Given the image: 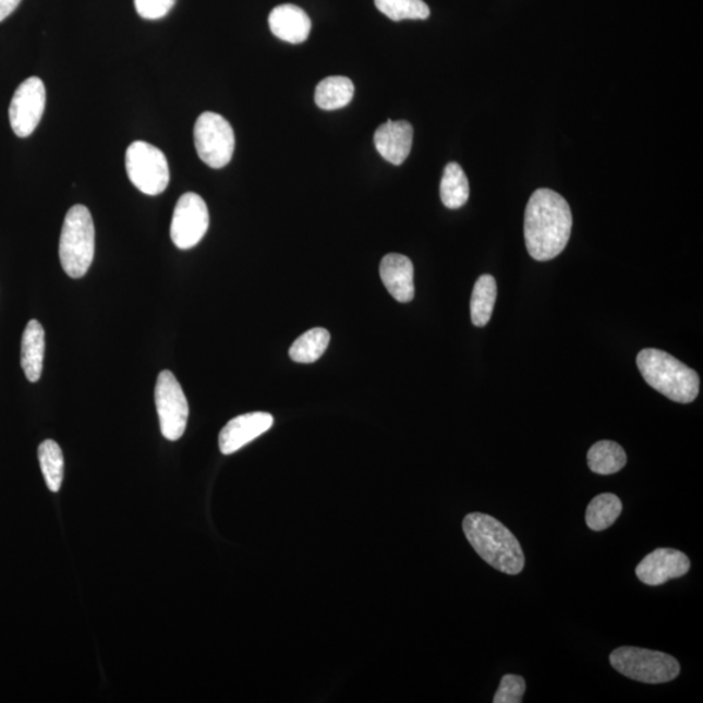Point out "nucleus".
<instances>
[{
	"mask_svg": "<svg viewBox=\"0 0 703 703\" xmlns=\"http://www.w3.org/2000/svg\"><path fill=\"white\" fill-rule=\"evenodd\" d=\"M377 9L393 22L401 20H426L431 9L424 0H374Z\"/></svg>",
	"mask_w": 703,
	"mask_h": 703,
	"instance_id": "24",
	"label": "nucleus"
},
{
	"mask_svg": "<svg viewBox=\"0 0 703 703\" xmlns=\"http://www.w3.org/2000/svg\"><path fill=\"white\" fill-rule=\"evenodd\" d=\"M616 671L626 678L646 682V684H665L678 678L679 662L672 655L647 649L622 646L609 656Z\"/></svg>",
	"mask_w": 703,
	"mask_h": 703,
	"instance_id": "5",
	"label": "nucleus"
},
{
	"mask_svg": "<svg viewBox=\"0 0 703 703\" xmlns=\"http://www.w3.org/2000/svg\"><path fill=\"white\" fill-rule=\"evenodd\" d=\"M380 279L399 303H411L414 298V267L403 254L390 253L381 259Z\"/></svg>",
	"mask_w": 703,
	"mask_h": 703,
	"instance_id": "14",
	"label": "nucleus"
},
{
	"mask_svg": "<svg viewBox=\"0 0 703 703\" xmlns=\"http://www.w3.org/2000/svg\"><path fill=\"white\" fill-rule=\"evenodd\" d=\"M413 133V126L407 120H387L375 131L374 145L387 162L400 166L410 157Z\"/></svg>",
	"mask_w": 703,
	"mask_h": 703,
	"instance_id": "13",
	"label": "nucleus"
},
{
	"mask_svg": "<svg viewBox=\"0 0 703 703\" xmlns=\"http://www.w3.org/2000/svg\"><path fill=\"white\" fill-rule=\"evenodd\" d=\"M627 464V453L611 440H601L587 452L591 471L602 475L618 473Z\"/></svg>",
	"mask_w": 703,
	"mask_h": 703,
	"instance_id": "18",
	"label": "nucleus"
},
{
	"mask_svg": "<svg viewBox=\"0 0 703 703\" xmlns=\"http://www.w3.org/2000/svg\"><path fill=\"white\" fill-rule=\"evenodd\" d=\"M274 425L270 413L253 412L241 414L227 424L219 434V448L223 454L234 453L260 435L269 432Z\"/></svg>",
	"mask_w": 703,
	"mask_h": 703,
	"instance_id": "12",
	"label": "nucleus"
},
{
	"mask_svg": "<svg viewBox=\"0 0 703 703\" xmlns=\"http://www.w3.org/2000/svg\"><path fill=\"white\" fill-rule=\"evenodd\" d=\"M572 211L559 193L542 187L526 205L524 233L529 254L535 260L557 258L572 232Z\"/></svg>",
	"mask_w": 703,
	"mask_h": 703,
	"instance_id": "1",
	"label": "nucleus"
},
{
	"mask_svg": "<svg viewBox=\"0 0 703 703\" xmlns=\"http://www.w3.org/2000/svg\"><path fill=\"white\" fill-rule=\"evenodd\" d=\"M269 25L274 36L293 45L305 43L312 31L311 17L294 4L276 7L270 13Z\"/></svg>",
	"mask_w": 703,
	"mask_h": 703,
	"instance_id": "15",
	"label": "nucleus"
},
{
	"mask_svg": "<svg viewBox=\"0 0 703 703\" xmlns=\"http://www.w3.org/2000/svg\"><path fill=\"white\" fill-rule=\"evenodd\" d=\"M125 169L131 183L147 196H158L170 183V167L158 147L136 141L125 154Z\"/></svg>",
	"mask_w": 703,
	"mask_h": 703,
	"instance_id": "6",
	"label": "nucleus"
},
{
	"mask_svg": "<svg viewBox=\"0 0 703 703\" xmlns=\"http://www.w3.org/2000/svg\"><path fill=\"white\" fill-rule=\"evenodd\" d=\"M209 210L197 193H185L173 210L171 239L179 250H191L204 239L209 229Z\"/></svg>",
	"mask_w": 703,
	"mask_h": 703,
	"instance_id": "9",
	"label": "nucleus"
},
{
	"mask_svg": "<svg viewBox=\"0 0 703 703\" xmlns=\"http://www.w3.org/2000/svg\"><path fill=\"white\" fill-rule=\"evenodd\" d=\"M330 332L326 328H312L294 340L290 348V356L294 363L313 364L324 356L330 344Z\"/></svg>",
	"mask_w": 703,
	"mask_h": 703,
	"instance_id": "21",
	"label": "nucleus"
},
{
	"mask_svg": "<svg viewBox=\"0 0 703 703\" xmlns=\"http://www.w3.org/2000/svg\"><path fill=\"white\" fill-rule=\"evenodd\" d=\"M691 569V560L674 548H656L640 562L635 574L646 585L659 586L667 581L682 578Z\"/></svg>",
	"mask_w": 703,
	"mask_h": 703,
	"instance_id": "11",
	"label": "nucleus"
},
{
	"mask_svg": "<svg viewBox=\"0 0 703 703\" xmlns=\"http://www.w3.org/2000/svg\"><path fill=\"white\" fill-rule=\"evenodd\" d=\"M638 366L646 384L676 403H692L700 392V377L691 367L667 352L642 350Z\"/></svg>",
	"mask_w": 703,
	"mask_h": 703,
	"instance_id": "3",
	"label": "nucleus"
},
{
	"mask_svg": "<svg viewBox=\"0 0 703 703\" xmlns=\"http://www.w3.org/2000/svg\"><path fill=\"white\" fill-rule=\"evenodd\" d=\"M525 680L518 675H505L500 681L497 693L494 695V703H521L524 698Z\"/></svg>",
	"mask_w": 703,
	"mask_h": 703,
	"instance_id": "25",
	"label": "nucleus"
},
{
	"mask_svg": "<svg viewBox=\"0 0 703 703\" xmlns=\"http://www.w3.org/2000/svg\"><path fill=\"white\" fill-rule=\"evenodd\" d=\"M469 194L471 190L464 170L458 163H448L440 182L441 203L448 209L457 210L468 203Z\"/></svg>",
	"mask_w": 703,
	"mask_h": 703,
	"instance_id": "19",
	"label": "nucleus"
},
{
	"mask_svg": "<svg viewBox=\"0 0 703 703\" xmlns=\"http://www.w3.org/2000/svg\"><path fill=\"white\" fill-rule=\"evenodd\" d=\"M154 397L163 437L169 440L182 438L190 417V405L182 386L170 371L159 373Z\"/></svg>",
	"mask_w": 703,
	"mask_h": 703,
	"instance_id": "8",
	"label": "nucleus"
},
{
	"mask_svg": "<svg viewBox=\"0 0 703 703\" xmlns=\"http://www.w3.org/2000/svg\"><path fill=\"white\" fill-rule=\"evenodd\" d=\"M177 0H135L138 15L145 20H159L169 13Z\"/></svg>",
	"mask_w": 703,
	"mask_h": 703,
	"instance_id": "26",
	"label": "nucleus"
},
{
	"mask_svg": "<svg viewBox=\"0 0 703 703\" xmlns=\"http://www.w3.org/2000/svg\"><path fill=\"white\" fill-rule=\"evenodd\" d=\"M45 359V330L37 319L26 325L22 340V367L32 384L41 378Z\"/></svg>",
	"mask_w": 703,
	"mask_h": 703,
	"instance_id": "16",
	"label": "nucleus"
},
{
	"mask_svg": "<svg viewBox=\"0 0 703 703\" xmlns=\"http://www.w3.org/2000/svg\"><path fill=\"white\" fill-rule=\"evenodd\" d=\"M194 146L198 157L211 169H223L231 162L234 133L227 120L216 112H204L194 125Z\"/></svg>",
	"mask_w": 703,
	"mask_h": 703,
	"instance_id": "7",
	"label": "nucleus"
},
{
	"mask_svg": "<svg viewBox=\"0 0 703 703\" xmlns=\"http://www.w3.org/2000/svg\"><path fill=\"white\" fill-rule=\"evenodd\" d=\"M621 511V500L615 494H601L587 506L586 524L594 532L606 531L619 519Z\"/></svg>",
	"mask_w": 703,
	"mask_h": 703,
	"instance_id": "22",
	"label": "nucleus"
},
{
	"mask_svg": "<svg viewBox=\"0 0 703 703\" xmlns=\"http://www.w3.org/2000/svg\"><path fill=\"white\" fill-rule=\"evenodd\" d=\"M39 465L50 492L58 493L64 477V457L57 441L47 439L38 448Z\"/></svg>",
	"mask_w": 703,
	"mask_h": 703,
	"instance_id": "23",
	"label": "nucleus"
},
{
	"mask_svg": "<svg viewBox=\"0 0 703 703\" xmlns=\"http://www.w3.org/2000/svg\"><path fill=\"white\" fill-rule=\"evenodd\" d=\"M96 252V230L88 207L75 205L66 213L59 241V257L66 276L83 278Z\"/></svg>",
	"mask_w": 703,
	"mask_h": 703,
	"instance_id": "4",
	"label": "nucleus"
},
{
	"mask_svg": "<svg viewBox=\"0 0 703 703\" xmlns=\"http://www.w3.org/2000/svg\"><path fill=\"white\" fill-rule=\"evenodd\" d=\"M354 85L344 76H330L317 85L314 99L319 109L326 111L343 109L352 102Z\"/></svg>",
	"mask_w": 703,
	"mask_h": 703,
	"instance_id": "17",
	"label": "nucleus"
},
{
	"mask_svg": "<svg viewBox=\"0 0 703 703\" xmlns=\"http://www.w3.org/2000/svg\"><path fill=\"white\" fill-rule=\"evenodd\" d=\"M46 107L45 84L39 77H29L13 94L10 123L17 137H29L44 117Z\"/></svg>",
	"mask_w": 703,
	"mask_h": 703,
	"instance_id": "10",
	"label": "nucleus"
},
{
	"mask_svg": "<svg viewBox=\"0 0 703 703\" xmlns=\"http://www.w3.org/2000/svg\"><path fill=\"white\" fill-rule=\"evenodd\" d=\"M497 294V281L494 277L482 276L475 281L471 300V316L474 326L484 327L490 323Z\"/></svg>",
	"mask_w": 703,
	"mask_h": 703,
	"instance_id": "20",
	"label": "nucleus"
},
{
	"mask_svg": "<svg viewBox=\"0 0 703 703\" xmlns=\"http://www.w3.org/2000/svg\"><path fill=\"white\" fill-rule=\"evenodd\" d=\"M22 0H0V23L15 11Z\"/></svg>",
	"mask_w": 703,
	"mask_h": 703,
	"instance_id": "27",
	"label": "nucleus"
},
{
	"mask_svg": "<svg viewBox=\"0 0 703 703\" xmlns=\"http://www.w3.org/2000/svg\"><path fill=\"white\" fill-rule=\"evenodd\" d=\"M469 544L487 565L507 574H519L525 566L524 553L513 533L486 513H469L463 521Z\"/></svg>",
	"mask_w": 703,
	"mask_h": 703,
	"instance_id": "2",
	"label": "nucleus"
}]
</instances>
